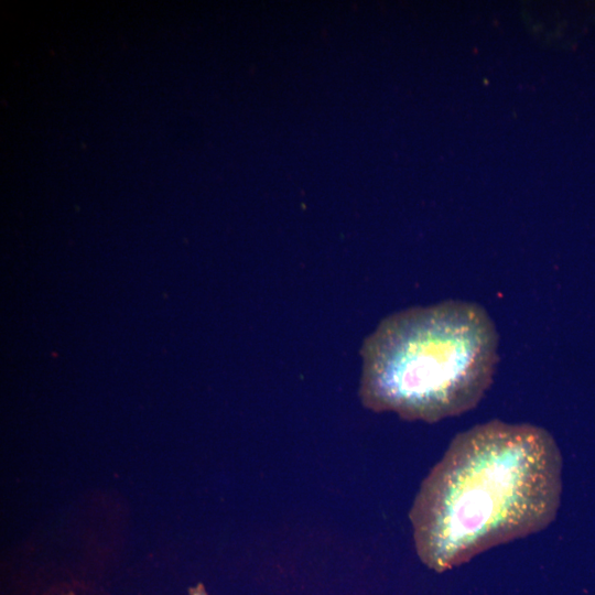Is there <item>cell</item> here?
Returning a JSON list of instances; mask_svg holds the SVG:
<instances>
[{
  "label": "cell",
  "instance_id": "7a4b0ae2",
  "mask_svg": "<svg viewBox=\"0 0 595 595\" xmlns=\"http://www.w3.org/2000/svg\"><path fill=\"white\" fill-rule=\"evenodd\" d=\"M497 345L493 321L474 303L444 301L393 313L360 348L361 403L431 423L462 414L491 385Z\"/></svg>",
  "mask_w": 595,
  "mask_h": 595
},
{
  "label": "cell",
  "instance_id": "6da1fadb",
  "mask_svg": "<svg viewBox=\"0 0 595 595\" xmlns=\"http://www.w3.org/2000/svg\"><path fill=\"white\" fill-rule=\"evenodd\" d=\"M562 457L552 435L493 420L458 433L423 479L409 518L418 556L444 572L555 518Z\"/></svg>",
  "mask_w": 595,
  "mask_h": 595
},
{
  "label": "cell",
  "instance_id": "3957f363",
  "mask_svg": "<svg viewBox=\"0 0 595 595\" xmlns=\"http://www.w3.org/2000/svg\"><path fill=\"white\" fill-rule=\"evenodd\" d=\"M190 595H207L203 584L190 588Z\"/></svg>",
  "mask_w": 595,
  "mask_h": 595
},
{
  "label": "cell",
  "instance_id": "277c9868",
  "mask_svg": "<svg viewBox=\"0 0 595 595\" xmlns=\"http://www.w3.org/2000/svg\"><path fill=\"white\" fill-rule=\"evenodd\" d=\"M65 595H74L73 593H68V594H65Z\"/></svg>",
  "mask_w": 595,
  "mask_h": 595
}]
</instances>
